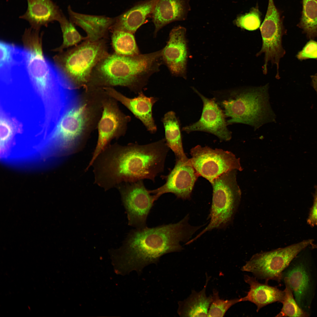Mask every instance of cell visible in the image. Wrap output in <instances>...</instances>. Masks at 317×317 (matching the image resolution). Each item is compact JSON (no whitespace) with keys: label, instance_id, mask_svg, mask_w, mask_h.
Wrapping results in <instances>:
<instances>
[{"label":"cell","instance_id":"44dd1931","mask_svg":"<svg viewBox=\"0 0 317 317\" xmlns=\"http://www.w3.org/2000/svg\"><path fill=\"white\" fill-rule=\"evenodd\" d=\"M245 282L249 285L247 295L240 299V302L249 301L254 303L258 312L267 305L276 302L281 303L284 295V291L276 286L269 285L267 283H259L256 277L247 275L244 277Z\"/></svg>","mask_w":317,"mask_h":317},{"label":"cell","instance_id":"d590c367","mask_svg":"<svg viewBox=\"0 0 317 317\" xmlns=\"http://www.w3.org/2000/svg\"><path fill=\"white\" fill-rule=\"evenodd\" d=\"M316 0L317 1V0Z\"/></svg>","mask_w":317,"mask_h":317},{"label":"cell","instance_id":"7402d4cb","mask_svg":"<svg viewBox=\"0 0 317 317\" xmlns=\"http://www.w3.org/2000/svg\"><path fill=\"white\" fill-rule=\"evenodd\" d=\"M70 21L80 27L87 34V39L95 41L103 38L113 25L115 18L81 14L68 7Z\"/></svg>","mask_w":317,"mask_h":317},{"label":"cell","instance_id":"2e32d148","mask_svg":"<svg viewBox=\"0 0 317 317\" xmlns=\"http://www.w3.org/2000/svg\"><path fill=\"white\" fill-rule=\"evenodd\" d=\"M186 30L181 26L174 27L171 31L165 47L162 49L163 62L172 75L186 79L188 55Z\"/></svg>","mask_w":317,"mask_h":317},{"label":"cell","instance_id":"4dcf8cb0","mask_svg":"<svg viewBox=\"0 0 317 317\" xmlns=\"http://www.w3.org/2000/svg\"><path fill=\"white\" fill-rule=\"evenodd\" d=\"M299 60L302 61L309 59H317V42L310 40L302 49L296 55Z\"/></svg>","mask_w":317,"mask_h":317},{"label":"cell","instance_id":"277c9868","mask_svg":"<svg viewBox=\"0 0 317 317\" xmlns=\"http://www.w3.org/2000/svg\"><path fill=\"white\" fill-rule=\"evenodd\" d=\"M268 85L219 92L214 98L225 117L227 125L240 123L254 129L274 122L269 102Z\"/></svg>","mask_w":317,"mask_h":317},{"label":"cell","instance_id":"8fae6325","mask_svg":"<svg viewBox=\"0 0 317 317\" xmlns=\"http://www.w3.org/2000/svg\"><path fill=\"white\" fill-rule=\"evenodd\" d=\"M313 265L306 260L294 259L282 276V279L286 278L288 280L299 305L309 314L316 285L317 278Z\"/></svg>","mask_w":317,"mask_h":317},{"label":"cell","instance_id":"ac0fdd59","mask_svg":"<svg viewBox=\"0 0 317 317\" xmlns=\"http://www.w3.org/2000/svg\"><path fill=\"white\" fill-rule=\"evenodd\" d=\"M26 12L19 18L27 21L31 27L40 30L54 21H58L63 15L59 7L52 0H26Z\"/></svg>","mask_w":317,"mask_h":317},{"label":"cell","instance_id":"3957f363","mask_svg":"<svg viewBox=\"0 0 317 317\" xmlns=\"http://www.w3.org/2000/svg\"><path fill=\"white\" fill-rule=\"evenodd\" d=\"M163 63L162 49L134 55L108 53L96 65L92 75L95 82L103 85L125 87L138 94Z\"/></svg>","mask_w":317,"mask_h":317},{"label":"cell","instance_id":"f546056e","mask_svg":"<svg viewBox=\"0 0 317 317\" xmlns=\"http://www.w3.org/2000/svg\"><path fill=\"white\" fill-rule=\"evenodd\" d=\"M234 22L237 27L242 29L255 30L260 26V14L257 8H253L249 13L237 16Z\"/></svg>","mask_w":317,"mask_h":317},{"label":"cell","instance_id":"52a82bcc","mask_svg":"<svg viewBox=\"0 0 317 317\" xmlns=\"http://www.w3.org/2000/svg\"><path fill=\"white\" fill-rule=\"evenodd\" d=\"M313 242V239L304 240L284 248L256 254L246 262L241 270L252 273L255 277L265 280L266 283L270 280L280 282L283 272L292 261Z\"/></svg>","mask_w":317,"mask_h":317},{"label":"cell","instance_id":"5b68a950","mask_svg":"<svg viewBox=\"0 0 317 317\" xmlns=\"http://www.w3.org/2000/svg\"><path fill=\"white\" fill-rule=\"evenodd\" d=\"M109 53L103 38L86 39L72 48L59 52L54 63L66 78L76 88L89 82L97 64Z\"/></svg>","mask_w":317,"mask_h":317},{"label":"cell","instance_id":"ffe728a7","mask_svg":"<svg viewBox=\"0 0 317 317\" xmlns=\"http://www.w3.org/2000/svg\"><path fill=\"white\" fill-rule=\"evenodd\" d=\"M158 0L139 2L119 16L110 28L112 31H120L134 34L137 29L151 16Z\"/></svg>","mask_w":317,"mask_h":317},{"label":"cell","instance_id":"836d02e7","mask_svg":"<svg viewBox=\"0 0 317 317\" xmlns=\"http://www.w3.org/2000/svg\"><path fill=\"white\" fill-rule=\"evenodd\" d=\"M313 87L317 92V73L311 76Z\"/></svg>","mask_w":317,"mask_h":317},{"label":"cell","instance_id":"9c48e42d","mask_svg":"<svg viewBox=\"0 0 317 317\" xmlns=\"http://www.w3.org/2000/svg\"><path fill=\"white\" fill-rule=\"evenodd\" d=\"M262 44L260 50L256 54L259 56L264 54L263 73L267 72L269 62L272 65L276 66V77H279V67L280 59L284 57L285 51L282 45V38L285 33L279 12L273 0H269L267 12L260 28Z\"/></svg>","mask_w":317,"mask_h":317},{"label":"cell","instance_id":"83f0119b","mask_svg":"<svg viewBox=\"0 0 317 317\" xmlns=\"http://www.w3.org/2000/svg\"><path fill=\"white\" fill-rule=\"evenodd\" d=\"M62 31L63 42L61 45L53 50L58 52L66 48L77 45L83 40L87 39L82 36L76 29L73 23L68 20L63 14L58 21Z\"/></svg>","mask_w":317,"mask_h":317},{"label":"cell","instance_id":"d6a6232c","mask_svg":"<svg viewBox=\"0 0 317 317\" xmlns=\"http://www.w3.org/2000/svg\"><path fill=\"white\" fill-rule=\"evenodd\" d=\"M315 189L313 204L307 220V223L311 227L317 226V187Z\"/></svg>","mask_w":317,"mask_h":317},{"label":"cell","instance_id":"1f68e13d","mask_svg":"<svg viewBox=\"0 0 317 317\" xmlns=\"http://www.w3.org/2000/svg\"><path fill=\"white\" fill-rule=\"evenodd\" d=\"M0 121V145L1 148H2L10 140L13 131L11 124L6 119L2 117Z\"/></svg>","mask_w":317,"mask_h":317},{"label":"cell","instance_id":"30bf717a","mask_svg":"<svg viewBox=\"0 0 317 317\" xmlns=\"http://www.w3.org/2000/svg\"><path fill=\"white\" fill-rule=\"evenodd\" d=\"M121 196L129 226L136 228L147 226L146 220L156 200L145 187L143 180L123 183L117 187Z\"/></svg>","mask_w":317,"mask_h":317},{"label":"cell","instance_id":"e0dca14e","mask_svg":"<svg viewBox=\"0 0 317 317\" xmlns=\"http://www.w3.org/2000/svg\"><path fill=\"white\" fill-rule=\"evenodd\" d=\"M104 89L107 94L120 102L139 120L148 131L152 134L156 132L157 128L153 117L152 109L158 98L147 97L143 91L139 93L136 97L130 98L112 87H106Z\"/></svg>","mask_w":317,"mask_h":317},{"label":"cell","instance_id":"4316f807","mask_svg":"<svg viewBox=\"0 0 317 317\" xmlns=\"http://www.w3.org/2000/svg\"><path fill=\"white\" fill-rule=\"evenodd\" d=\"M285 284L284 295L281 302L282 307L276 317H307L310 314L303 310L299 305L294 297L293 291L288 280L282 279Z\"/></svg>","mask_w":317,"mask_h":317},{"label":"cell","instance_id":"f1b7e54d","mask_svg":"<svg viewBox=\"0 0 317 317\" xmlns=\"http://www.w3.org/2000/svg\"><path fill=\"white\" fill-rule=\"evenodd\" d=\"M240 302V299L224 300L220 299L218 292L213 291L212 300L208 311V317H223L232 306Z\"/></svg>","mask_w":317,"mask_h":317},{"label":"cell","instance_id":"8992f818","mask_svg":"<svg viewBox=\"0 0 317 317\" xmlns=\"http://www.w3.org/2000/svg\"><path fill=\"white\" fill-rule=\"evenodd\" d=\"M237 170L225 173L211 184L212 203L208 215L209 223L192 240H196L206 232L215 229H225L231 223L240 202L241 192L237 181Z\"/></svg>","mask_w":317,"mask_h":317},{"label":"cell","instance_id":"7a4b0ae2","mask_svg":"<svg viewBox=\"0 0 317 317\" xmlns=\"http://www.w3.org/2000/svg\"><path fill=\"white\" fill-rule=\"evenodd\" d=\"M189 218L187 214L176 223L130 230L118 250L124 273L135 271L140 274L145 267L156 264L163 255L183 250L181 242H188L203 227L191 225Z\"/></svg>","mask_w":317,"mask_h":317},{"label":"cell","instance_id":"9a60e30c","mask_svg":"<svg viewBox=\"0 0 317 317\" xmlns=\"http://www.w3.org/2000/svg\"><path fill=\"white\" fill-rule=\"evenodd\" d=\"M192 89L202 100L203 111L198 121L183 127L182 130L187 133L197 131L206 132L215 135L220 140H230L231 132L227 128L224 114L214 98H207L194 87Z\"/></svg>","mask_w":317,"mask_h":317},{"label":"cell","instance_id":"e575fe53","mask_svg":"<svg viewBox=\"0 0 317 317\" xmlns=\"http://www.w3.org/2000/svg\"><path fill=\"white\" fill-rule=\"evenodd\" d=\"M311 246L313 249H317V245L314 244L313 243L311 244Z\"/></svg>","mask_w":317,"mask_h":317},{"label":"cell","instance_id":"4fadbf2b","mask_svg":"<svg viewBox=\"0 0 317 317\" xmlns=\"http://www.w3.org/2000/svg\"><path fill=\"white\" fill-rule=\"evenodd\" d=\"M199 176L188 158L187 160H176L175 166L166 176L162 177L166 180L160 187L149 190L157 200L162 195L172 193L183 200L190 199L192 193Z\"/></svg>","mask_w":317,"mask_h":317},{"label":"cell","instance_id":"5bb4252c","mask_svg":"<svg viewBox=\"0 0 317 317\" xmlns=\"http://www.w3.org/2000/svg\"><path fill=\"white\" fill-rule=\"evenodd\" d=\"M131 120V117L122 113L115 104L107 103L104 105L102 115L98 125L97 144L85 171L92 166L95 159L109 145L112 139L124 135Z\"/></svg>","mask_w":317,"mask_h":317},{"label":"cell","instance_id":"d6986e66","mask_svg":"<svg viewBox=\"0 0 317 317\" xmlns=\"http://www.w3.org/2000/svg\"><path fill=\"white\" fill-rule=\"evenodd\" d=\"M189 0H158L151 16L155 26L154 36L163 27L173 21L185 20L190 9Z\"/></svg>","mask_w":317,"mask_h":317},{"label":"cell","instance_id":"484cf974","mask_svg":"<svg viewBox=\"0 0 317 317\" xmlns=\"http://www.w3.org/2000/svg\"><path fill=\"white\" fill-rule=\"evenodd\" d=\"M112 32V44L115 53L125 56L140 54L133 34L120 31Z\"/></svg>","mask_w":317,"mask_h":317},{"label":"cell","instance_id":"ba28073f","mask_svg":"<svg viewBox=\"0 0 317 317\" xmlns=\"http://www.w3.org/2000/svg\"><path fill=\"white\" fill-rule=\"evenodd\" d=\"M190 154L189 161L199 176L210 183L225 173L243 170L240 158L230 151L198 145L190 149Z\"/></svg>","mask_w":317,"mask_h":317},{"label":"cell","instance_id":"d4e9b609","mask_svg":"<svg viewBox=\"0 0 317 317\" xmlns=\"http://www.w3.org/2000/svg\"><path fill=\"white\" fill-rule=\"evenodd\" d=\"M303 11L298 26L308 39L317 38V1L303 0Z\"/></svg>","mask_w":317,"mask_h":317},{"label":"cell","instance_id":"6da1fadb","mask_svg":"<svg viewBox=\"0 0 317 317\" xmlns=\"http://www.w3.org/2000/svg\"><path fill=\"white\" fill-rule=\"evenodd\" d=\"M169 149L164 138L144 145H108L92 165L94 183L107 191L123 183L154 182L164 171Z\"/></svg>","mask_w":317,"mask_h":317},{"label":"cell","instance_id":"7c38bea8","mask_svg":"<svg viewBox=\"0 0 317 317\" xmlns=\"http://www.w3.org/2000/svg\"><path fill=\"white\" fill-rule=\"evenodd\" d=\"M86 121V105L78 103L69 108L59 121L53 138L66 155L79 151L78 142Z\"/></svg>","mask_w":317,"mask_h":317},{"label":"cell","instance_id":"cb8c5ba5","mask_svg":"<svg viewBox=\"0 0 317 317\" xmlns=\"http://www.w3.org/2000/svg\"><path fill=\"white\" fill-rule=\"evenodd\" d=\"M166 143L174 153L176 160H186L188 158L183 146L180 122L173 111L165 114L162 118Z\"/></svg>","mask_w":317,"mask_h":317},{"label":"cell","instance_id":"603a6c76","mask_svg":"<svg viewBox=\"0 0 317 317\" xmlns=\"http://www.w3.org/2000/svg\"><path fill=\"white\" fill-rule=\"evenodd\" d=\"M203 289L197 292L192 291L189 296L178 303L177 313L181 317H208L209 308L212 300V295L207 297L206 289L209 278L207 276Z\"/></svg>","mask_w":317,"mask_h":317}]
</instances>
